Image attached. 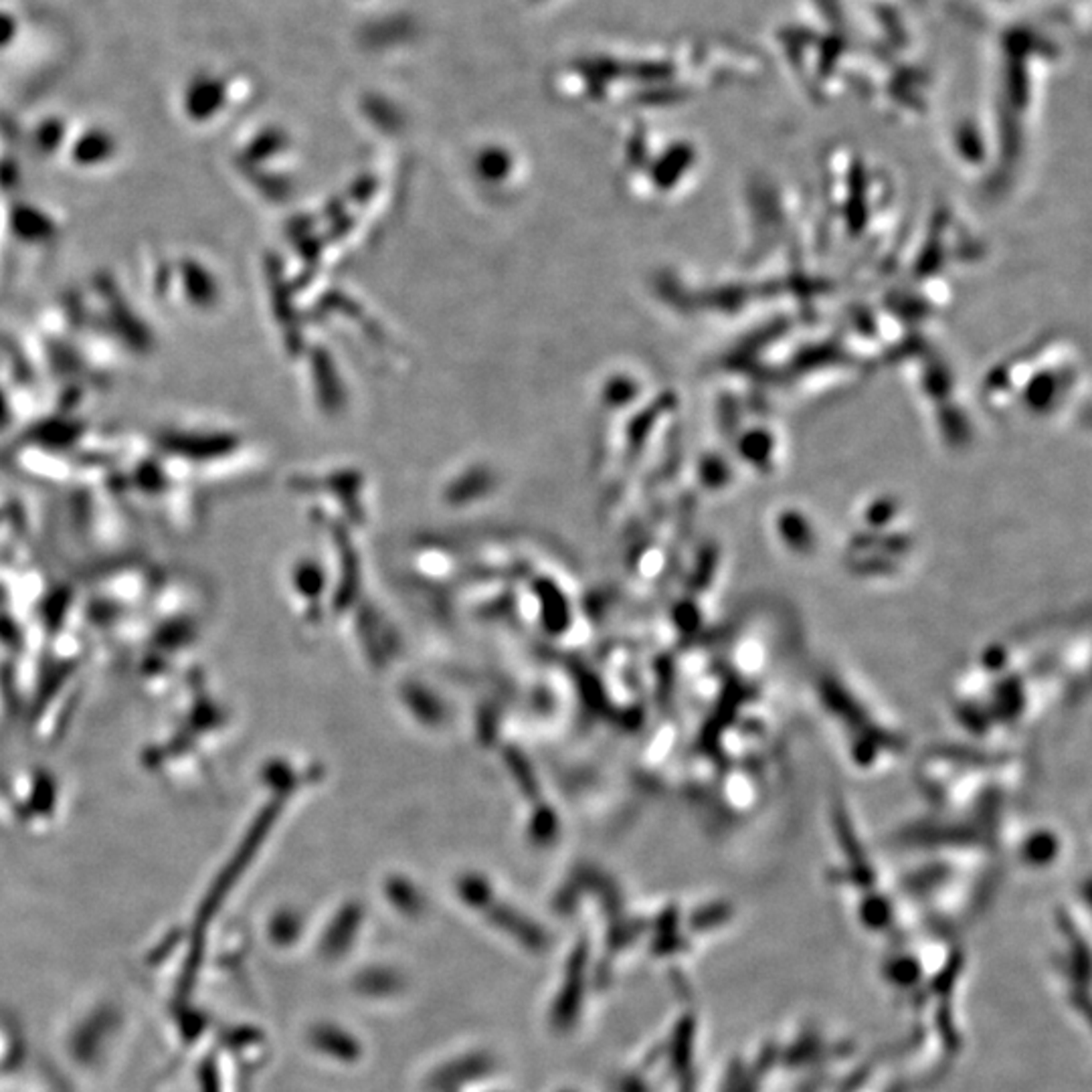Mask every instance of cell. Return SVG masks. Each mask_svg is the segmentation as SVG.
Segmentation results:
<instances>
[{
    "label": "cell",
    "instance_id": "1",
    "mask_svg": "<svg viewBox=\"0 0 1092 1092\" xmlns=\"http://www.w3.org/2000/svg\"><path fill=\"white\" fill-rule=\"evenodd\" d=\"M1088 904L1062 906L1054 921L1052 977L1058 987L1064 1010L1074 1024L1088 1032V987H1090V937Z\"/></svg>",
    "mask_w": 1092,
    "mask_h": 1092
},
{
    "label": "cell",
    "instance_id": "2",
    "mask_svg": "<svg viewBox=\"0 0 1092 1092\" xmlns=\"http://www.w3.org/2000/svg\"><path fill=\"white\" fill-rule=\"evenodd\" d=\"M1018 854H1020V862L1024 864V868L1046 870V868H1050L1056 860H1058V855L1062 854V846L1058 842V837H1056L1052 832L1039 829V832H1034L1032 836L1024 837V842L1020 844Z\"/></svg>",
    "mask_w": 1092,
    "mask_h": 1092
}]
</instances>
